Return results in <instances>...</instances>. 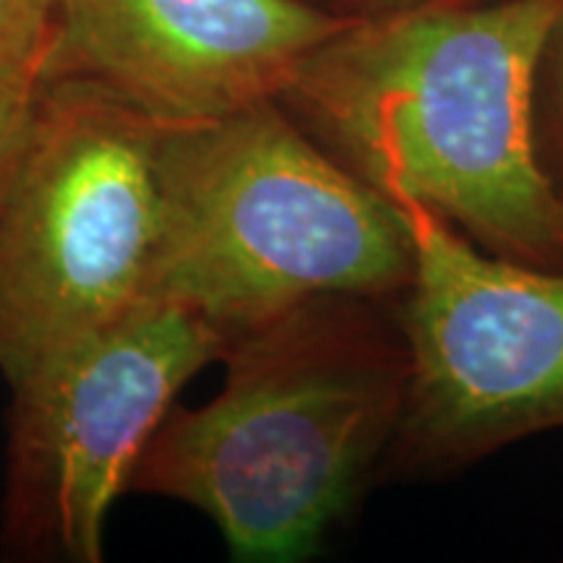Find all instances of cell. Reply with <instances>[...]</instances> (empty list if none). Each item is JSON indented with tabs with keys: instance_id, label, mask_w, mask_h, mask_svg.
Instances as JSON below:
<instances>
[{
	"instance_id": "cell-1",
	"label": "cell",
	"mask_w": 563,
	"mask_h": 563,
	"mask_svg": "<svg viewBox=\"0 0 563 563\" xmlns=\"http://www.w3.org/2000/svg\"><path fill=\"white\" fill-rule=\"evenodd\" d=\"M561 0H428L352 19L279 95L382 196H410L488 256L563 272V209L532 150V70Z\"/></svg>"
},
{
	"instance_id": "cell-2",
	"label": "cell",
	"mask_w": 563,
	"mask_h": 563,
	"mask_svg": "<svg viewBox=\"0 0 563 563\" xmlns=\"http://www.w3.org/2000/svg\"><path fill=\"white\" fill-rule=\"evenodd\" d=\"M220 363L222 389L170 407L129 490L194 506L241 561L308 559L382 481L402 422L410 352L391 302L302 300Z\"/></svg>"
},
{
	"instance_id": "cell-3",
	"label": "cell",
	"mask_w": 563,
	"mask_h": 563,
	"mask_svg": "<svg viewBox=\"0 0 563 563\" xmlns=\"http://www.w3.org/2000/svg\"><path fill=\"white\" fill-rule=\"evenodd\" d=\"M150 300L230 342L319 295L391 302L412 238L389 199L329 157L277 100L165 129Z\"/></svg>"
},
{
	"instance_id": "cell-4",
	"label": "cell",
	"mask_w": 563,
	"mask_h": 563,
	"mask_svg": "<svg viewBox=\"0 0 563 563\" xmlns=\"http://www.w3.org/2000/svg\"><path fill=\"white\" fill-rule=\"evenodd\" d=\"M165 125L45 81L0 199V373L13 386L150 300Z\"/></svg>"
},
{
	"instance_id": "cell-5",
	"label": "cell",
	"mask_w": 563,
	"mask_h": 563,
	"mask_svg": "<svg viewBox=\"0 0 563 563\" xmlns=\"http://www.w3.org/2000/svg\"><path fill=\"white\" fill-rule=\"evenodd\" d=\"M412 238L391 313L410 352L384 481H435L563 431V272L488 256L410 196H384Z\"/></svg>"
},
{
	"instance_id": "cell-6",
	"label": "cell",
	"mask_w": 563,
	"mask_h": 563,
	"mask_svg": "<svg viewBox=\"0 0 563 563\" xmlns=\"http://www.w3.org/2000/svg\"><path fill=\"white\" fill-rule=\"evenodd\" d=\"M224 336L167 300H144L13 386L5 540L34 559L100 563L104 525L183 386Z\"/></svg>"
},
{
	"instance_id": "cell-7",
	"label": "cell",
	"mask_w": 563,
	"mask_h": 563,
	"mask_svg": "<svg viewBox=\"0 0 563 563\" xmlns=\"http://www.w3.org/2000/svg\"><path fill=\"white\" fill-rule=\"evenodd\" d=\"M352 19L311 0H53L42 81L81 84L165 129L279 100Z\"/></svg>"
},
{
	"instance_id": "cell-8",
	"label": "cell",
	"mask_w": 563,
	"mask_h": 563,
	"mask_svg": "<svg viewBox=\"0 0 563 563\" xmlns=\"http://www.w3.org/2000/svg\"><path fill=\"white\" fill-rule=\"evenodd\" d=\"M532 150L548 191L563 209V0L534 58Z\"/></svg>"
},
{
	"instance_id": "cell-9",
	"label": "cell",
	"mask_w": 563,
	"mask_h": 563,
	"mask_svg": "<svg viewBox=\"0 0 563 563\" xmlns=\"http://www.w3.org/2000/svg\"><path fill=\"white\" fill-rule=\"evenodd\" d=\"M53 0H0V79L45 70Z\"/></svg>"
},
{
	"instance_id": "cell-10",
	"label": "cell",
	"mask_w": 563,
	"mask_h": 563,
	"mask_svg": "<svg viewBox=\"0 0 563 563\" xmlns=\"http://www.w3.org/2000/svg\"><path fill=\"white\" fill-rule=\"evenodd\" d=\"M42 91H45V81L37 74L0 79V199L32 136Z\"/></svg>"
},
{
	"instance_id": "cell-11",
	"label": "cell",
	"mask_w": 563,
	"mask_h": 563,
	"mask_svg": "<svg viewBox=\"0 0 563 563\" xmlns=\"http://www.w3.org/2000/svg\"><path fill=\"white\" fill-rule=\"evenodd\" d=\"M311 3L347 19H373L412 9V5L428 3V0H311Z\"/></svg>"
}]
</instances>
